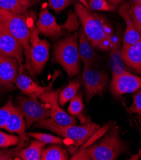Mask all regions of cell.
Listing matches in <instances>:
<instances>
[{"label":"cell","mask_w":141,"mask_h":160,"mask_svg":"<svg viewBox=\"0 0 141 160\" xmlns=\"http://www.w3.org/2000/svg\"><path fill=\"white\" fill-rule=\"evenodd\" d=\"M107 1L111 5H112L113 6L116 7L118 5L121 3L123 2V0H107Z\"/></svg>","instance_id":"d6a6232c"},{"label":"cell","mask_w":141,"mask_h":160,"mask_svg":"<svg viewBox=\"0 0 141 160\" xmlns=\"http://www.w3.org/2000/svg\"><path fill=\"white\" fill-rule=\"evenodd\" d=\"M130 15L135 28L141 34V0H134L130 4Z\"/></svg>","instance_id":"d4e9b609"},{"label":"cell","mask_w":141,"mask_h":160,"mask_svg":"<svg viewBox=\"0 0 141 160\" xmlns=\"http://www.w3.org/2000/svg\"><path fill=\"white\" fill-rule=\"evenodd\" d=\"M49 6L56 12H60L73 4V0H48Z\"/></svg>","instance_id":"f546056e"},{"label":"cell","mask_w":141,"mask_h":160,"mask_svg":"<svg viewBox=\"0 0 141 160\" xmlns=\"http://www.w3.org/2000/svg\"><path fill=\"white\" fill-rule=\"evenodd\" d=\"M141 89V77L129 72L112 77L110 91L116 98L124 94L136 92Z\"/></svg>","instance_id":"30bf717a"},{"label":"cell","mask_w":141,"mask_h":160,"mask_svg":"<svg viewBox=\"0 0 141 160\" xmlns=\"http://www.w3.org/2000/svg\"><path fill=\"white\" fill-rule=\"evenodd\" d=\"M26 123L23 114L16 107H15L5 125L3 127V129L11 133H16L19 135L20 138L19 148H20L23 146L24 143L29 140L28 135L26 133Z\"/></svg>","instance_id":"9a60e30c"},{"label":"cell","mask_w":141,"mask_h":160,"mask_svg":"<svg viewBox=\"0 0 141 160\" xmlns=\"http://www.w3.org/2000/svg\"><path fill=\"white\" fill-rule=\"evenodd\" d=\"M19 62L12 58L0 55V86L12 88L20 71Z\"/></svg>","instance_id":"4fadbf2b"},{"label":"cell","mask_w":141,"mask_h":160,"mask_svg":"<svg viewBox=\"0 0 141 160\" xmlns=\"http://www.w3.org/2000/svg\"><path fill=\"white\" fill-rule=\"evenodd\" d=\"M121 39L119 35H113L111 45L110 56H109V65L113 72V76L120 75L128 72L125 68V63L121 54Z\"/></svg>","instance_id":"d6986e66"},{"label":"cell","mask_w":141,"mask_h":160,"mask_svg":"<svg viewBox=\"0 0 141 160\" xmlns=\"http://www.w3.org/2000/svg\"><path fill=\"white\" fill-rule=\"evenodd\" d=\"M45 146L46 143L35 139L25 149L13 152V157L15 156L22 160H41L42 151Z\"/></svg>","instance_id":"ffe728a7"},{"label":"cell","mask_w":141,"mask_h":160,"mask_svg":"<svg viewBox=\"0 0 141 160\" xmlns=\"http://www.w3.org/2000/svg\"><path fill=\"white\" fill-rule=\"evenodd\" d=\"M20 138L19 136L9 135L0 131V148H7L19 144Z\"/></svg>","instance_id":"83f0119b"},{"label":"cell","mask_w":141,"mask_h":160,"mask_svg":"<svg viewBox=\"0 0 141 160\" xmlns=\"http://www.w3.org/2000/svg\"><path fill=\"white\" fill-rule=\"evenodd\" d=\"M38 126L57 133L64 138L69 144L76 147L82 146L100 128L99 124L92 122H87L82 126L60 125L50 118L39 121Z\"/></svg>","instance_id":"3957f363"},{"label":"cell","mask_w":141,"mask_h":160,"mask_svg":"<svg viewBox=\"0 0 141 160\" xmlns=\"http://www.w3.org/2000/svg\"><path fill=\"white\" fill-rule=\"evenodd\" d=\"M82 80L88 103L94 96L101 97L107 88L109 82V77L106 72L90 67H84Z\"/></svg>","instance_id":"ba28073f"},{"label":"cell","mask_w":141,"mask_h":160,"mask_svg":"<svg viewBox=\"0 0 141 160\" xmlns=\"http://www.w3.org/2000/svg\"><path fill=\"white\" fill-rule=\"evenodd\" d=\"M29 137H33L36 140L41 141L45 143H52V144H62V140L57 137L54 135L43 133H35V132H30L27 133Z\"/></svg>","instance_id":"4316f807"},{"label":"cell","mask_w":141,"mask_h":160,"mask_svg":"<svg viewBox=\"0 0 141 160\" xmlns=\"http://www.w3.org/2000/svg\"><path fill=\"white\" fill-rule=\"evenodd\" d=\"M24 52L22 44L0 24V55L16 59L21 67L24 61Z\"/></svg>","instance_id":"8fae6325"},{"label":"cell","mask_w":141,"mask_h":160,"mask_svg":"<svg viewBox=\"0 0 141 160\" xmlns=\"http://www.w3.org/2000/svg\"><path fill=\"white\" fill-rule=\"evenodd\" d=\"M130 4L123 2L118 8V13L123 18L126 25V29L123 38V47L130 46L137 42L141 38V34L135 28L130 15Z\"/></svg>","instance_id":"5bb4252c"},{"label":"cell","mask_w":141,"mask_h":160,"mask_svg":"<svg viewBox=\"0 0 141 160\" xmlns=\"http://www.w3.org/2000/svg\"><path fill=\"white\" fill-rule=\"evenodd\" d=\"M68 158L66 149L56 144L44 148L41 156V160H67Z\"/></svg>","instance_id":"7402d4cb"},{"label":"cell","mask_w":141,"mask_h":160,"mask_svg":"<svg viewBox=\"0 0 141 160\" xmlns=\"http://www.w3.org/2000/svg\"><path fill=\"white\" fill-rule=\"evenodd\" d=\"M84 104L80 94H76L75 97L71 100L68 108V112L73 117L78 118L82 122L86 123L88 122L86 118L83 115V110Z\"/></svg>","instance_id":"603a6c76"},{"label":"cell","mask_w":141,"mask_h":160,"mask_svg":"<svg viewBox=\"0 0 141 160\" xmlns=\"http://www.w3.org/2000/svg\"><path fill=\"white\" fill-rule=\"evenodd\" d=\"M37 28L31 30L30 37V59L29 67L31 74L40 73L50 56V43L46 40H42L39 37Z\"/></svg>","instance_id":"8992f818"},{"label":"cell","mask_w":141,"mask_h":160,"mask_svg":"<svg viewBox=\"0 0 141 160\" xmlns=\"http://www.w3.org/2000/svg\"><path fill=\"white\" fill-rule=\"evenodd\" d=\"M88 8L95 11L113 12L116 7L108 2L107 0H87Z\"/></svg>","instance_id":"484cf974"},{"label":"cell","mask_w":141,"mask_h":160,"mask_svg":"<svg viewBox=\"0 0 141 160\" xmlns=\"http://www.w3.org/2000/svg\"><path fill=\"white\" fill-rule=\"evenodd\" d=\"M78 51L80 59L83 62L85 67H96L99 62V56L94 51L93 47L86 37L83 29L79 31Z\"/></svg>","instance_id":"2e32d148"},{"label":"cell","mask_w":141,"mask_h":160,"mask_svg":"<svg viewBox=\"0 0 141 160\" xmlns=\"http://www.w3.org/2000/svg\"><path fill=\"white\" fill-rule=\"evenodd\" d=\"M14 107L15 106L13 105L12 97H10L5 105L0 107V128H3V127L5 125Z\"/></svg>","instance_id":"f1b7e54d"},{"label":"cell","mask_w":141,"mask_h":160,"mask_svg":"<svg viewBox=\"0 0 141 160\" xmlns=\"http://www.w3.org/2000/svg\"><path fill=\"white\" fill-rule=\"evenodd\" d=\"M60 89L54 91L48 89L41 94L39 98L44 103L48 104L50 108V119L60 125H75L77 121L74 117L69 115L62 109L59 103V96Z\"/></svg>","instance_id":"9c48e42d"},{"label":"cell","mask_w":141,"mask_h":160,"mask_svg":"<svg viewBox=\"0 0 141 160\" xmlns=\"http://www.w3.org/2000/svg\"><path fill=\"white\" fill-rule=\"evenodd\" d=\"M16 107L26 118V128L35 122L49 118L50 108L48 104L40 103L37 98L32 97H19Z\"/></svg>","instance_id":"52a82bcc"},{"label":"cell","mask_w":141,"mask_h":160,"mask_svg":"<svg viewBox=\"0 0 141 160\" xmlns=\"http://www.w3.org/2000/svg\"><path fill=\"white\" fill-rule=\"evenodd\" d=\"M126 146L120 137V129L112 128L96 143L84 148L75 152L72 160H115L123 153Z\"/></svg>","instance_id":"7a4b0ae2"},{"label":"cell","mask_w":141,"mask_h":160,"mask_svg":"<svg viewBox=\"0 0 141 160\" xmlns=\"http://www.w3.org/2000/svg\"><path fill=\"white\" fill-rule=\"evenodd\" d=\"M13 158V152L0 150V159H12Z\"/></svg>","instance_id":"1f68e13d"},{"label":"cell","mask_w":141,"mask_h":160,"mask_svg":"<svg viewBox=\"0 0 141 160\" xmlns=\"http://www.w3.org/2000/svg\"><path fill=\"white\" fill-rule=\"evenodd\" d=\"M36 0H0V9L11 12L25 15Z\"/></svg>","instance_id":"44dd1931"},{"label":"cell","mask_w":141,"mask_h":160,"mask_svg":"<svg viewBox=\"0 0 141 160\" xmlns=\"http://www.w3.org/2000/svg\"><path fill=\"white\" fill-rule=\"evenodd\" d=\"M74 10L92 46L101 51H109L113 35L111 28L106 20L101 15L92 12L82 3H77L74 6Z\"/></svg>","instance_id":"6da1fadb"},{"label":"cell","mask_w":141,"mask_h":160,"mask_svg":"<svg viewBox=\"0 0 141 160\" xmlns=\"http://www.w3.org/2000/svg\"><path fill=\"white\" fill-rule=\"evenodd\" d=\"M128 109L131 113L141 115V89L133 95V103Z\"/></svg>","instance_id":"4dcf8cb0"},{"label":"cell","mask_w":141,"mask_h":160,"mask_svg":"<svg viewBox=\"0 0 141 160\" xmlns=\"http://www.w3.org/2000/svg\"><path fill=\"white\" fill-rule=\"evenodd\" d=\"M15 84L21 92L29 97L38 98L45 91L50 89L48 87H42L33 81L29 77L23 73L22 67H20L19 73L17 77Z\"/></svg>","instance_id":"e0dca14e"},{"label":"cell","mask_w":141,"mask_h":160,"mask_svg":"<svg viewBox=\"0 0 141 160\" xmlns=\"http://www.w3.org/2000/svg\"><path fill=\"white\" fill-rule=\"evenodd\" d=\"M121 54L125 65L141 75V38L130 46L122 47Z\"/></svg>","instance_id":"ac0fdd59"},{"label":"cell","mask_w":141,"mask_h":160,"mask_svg":"<svg viewBox=\"0 0 141 160\" xmlns=\"http://www.w3.org/2000/svg\"><path fill=\"white\" fill-rule=\"evenodd\" d=\"M78 36L79 32H75L61 39L54 47L53 59L64 68L69 77L78 75L80 71Z\"/></svg>","instance_id":"277c9868"},{"label":"cell","mask_w":141,"mask_h":160,"mask_svg":"<svg viewBox=\"0 0 141 160\" xmlns=\"http://www.w3.org/2000/svg\"><path fill=\"white\" fill-rule=\"evenodd\" d=\"M80 87V84L78 82H70L63 90L60 92L59 96V103L62 106H64L69 101H71V100L77 94Z\"/></svg>","instance_id":"cb8c5ba5"},{"label":"cell","mask_w":141,"mask_h":160,"mask_svg":"<svg viewBox=\"0 0 141 160\" xmlns=\"http://www.w3.org/2000/svg\"><path fill=\"white\" fill-rule=\"evenodd\" d=\"M36 28L42 34L54 38H58L65 34L62 26L59 25L54 16L50 13L46 5H43L38 15Z\"/></svg>","instance_id":"7c38bea8"},{"label":"cell","mask_w":141,"mask_h":160,"mask_svg":"<svg viewBox=\"0 0 141 160\" xmlns=\"http://www.w3.org/2000/svg\"><path fill=\"white\" fill-rule=\"evenodd\" d=\"M0 24L5 26L10 33L22 44L26 60V67L30 71L31 30L28 27L25 15L0 9Z\"/></svg>","instance_id":"5b68a950"}]
</instances>
